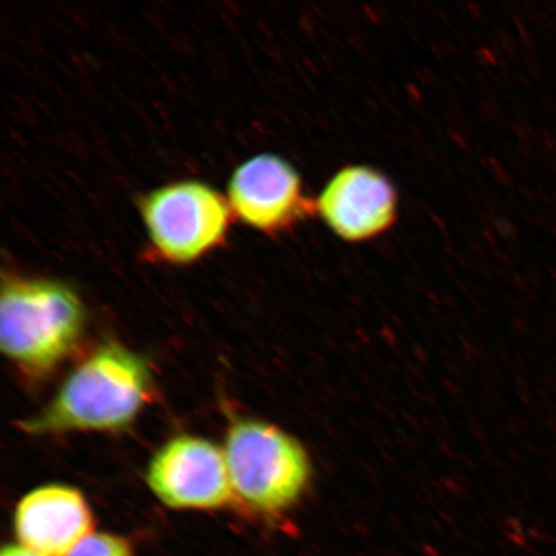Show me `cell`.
Returning a JSON list of instances; mask_svg holds the SVG:
<instances>
[{
    "mask_svg": "<svg viewBox=\"0 0 556 556\" xmlns=\"http://www.w3.org/2000/svg\"><path fill=\"white\" fill-rule=\"evenodd\" d=\"M150 395L148 363L127 348L109 343L76 367L50 405L21 427L33 434L122 429L135 420Z\"/></svg>",
    "mask_w": 556,
    "mask_h": 556,
    "instance_id": "obj_1",
    "label": "cell"
},
{
    "mask_svg": "<svg viewBox=\"0 0 556 556\" xmlns=\"http://www.w3.org/2000/svg\"><path fill=\"white\" fill-rule=\"evenodd\" d=\"M85 323V307L67 285L47 278H3L0 346L24 370H52L78 343Z\"/></svg>",
    "mask_w": 556,
    "mask_h": 556,
    "instance_id": "obj_2",
    "label": "cell"
},
{
    "mask_svg": "<svg viewBox=\"0 0 556 556\" xmlns=\"http://www.w3.org/2000/svg\"><path fill=\"white\" fill-rule=\"evenodd\" d=\"M233 496L263 516H277L299 502L311 481L307 451L273 424L239 420L225 450Z\"/></svg>",
    "mask_w": 556,
    "mask_h": 556,
    "instance_id": "obj_3",
    "label": "cell"
},
{
    "mask_svg": "<svg viewBox=\"0 0 556 556\" xmlns=\"http://www.w3.org/2000/svg\"><path fill=\"white\" fill-rule=\"evenodd\" d=\"M138 206L152 248L170 263L203 258L226 241L231 225L228 201L199 180L160 187Z\"/></svg>",
    "mask_w": 556,
    "mask_h": 556,
    "instance_id": "obj_4",
    "label": "cell"
},
{
    "mask_svg": "<svg viewBox=\"0 0 556 556\" xmlns=\"http://www.w3.org/2000/svg\"><path fill=\"white\" fill-rule=\"evenodd\" d=\"M228 204L243 224L273 236L315 215V199L304 193L301 174L274 154L256 155L236 168Z\"/></svg>",
    "mask_w": 556,
    "mask_h": 556,
    "instance_id": "obj_5",
    "label": "cell"
},
{
    "mask_svg": "<svg viewBox=\"0 0 556 556\" xmlns=\"http://www.w3.org/2000/svg\"><path fill=\"white\" fill-rule=\"evenodd\" d=\"M148 483L173 509H218L233 497L225 452L191 435L174 438L156 452Z\"/></svg>",
    "mask_w": 556,
    "mask_h": 556,
    "instance_id": "obj_6",
    "label": "cell"
},
{
    "mask_svg": "<svg viewBox=\"0 0 556 556\" xmlns=\"http://www.w3.org/2000/svg\"><path fill=\"white\" fill-rule=\"evenodd\" d=\"M399 193L384 173L370 165H346L315 199V215L340 240L359 243L384 235L399 218Z\"/></svg>",
    "mask_w": 556,
    "mask_h": 556,
    "instance_id": "obj_7",
    "label": "cell"
},
{
    "mask_svg": "<svg viewBox=\"0 0 556 556\" xmlns=\"http://www.w3.org/2000/svg\"><path fill=\"white\" fill-rule=\"evenodd\" d=\"M13 521L20 545L40 556H68L93 533L85 496L67 485H45L27 493Z\"/></svg>",
    "mask_w": 556,
    "mask_h": 556,
    "instance_id": "obj_8",
    "label": "cell"
},
{
    "mask_svg": "<svg viewBox=\"0 0 556 556\" xmlns=\"http://www.w3.org/2000/svg\"><path fill=\"white\" fill-rule=\"evenodd\" d=\"M68 556H134L129 542L116 534L90 533Z\"/></svg>",
    "mask_w": 556,
    "mask_h": 556,
    "instance_id": "obj_9",
    "label": "cell"
},
{
    "mask_svg": "<svg viewBox=\"0 0 556 556\" xmlns=\"http://www.w3.org/2000/svg\"><path fill=\"white\" fill-rule=\"evenodd\" d=\"M0 556H40L23 545H7Z\"/></svg>",
    "mask_w": 556,
    "mask_h": 556,
    "instance_id": "obj_10",
    "label": "cell"
}]
</instances>
